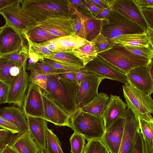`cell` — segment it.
<instances>
[{"label":"cell","mask_w":153,"mask_h":153,"mask_svg":"<svg viewBox=\"0 0 153 153\" xmlns=\"http://www.w3.org/2000/svg\"><path fill=\"white\" fill-rule=\"evenodd\" d=\"M39 61L42 62L56 70L74 72H76L79 70L68 67L59 63L45 58H43Z\"/></svg>","instance_id":"41"},{"label":"cell","mask_w":153,"mask_h":153,"mask_svg":"<svg viewBox=\"0 0 153 153\" xmlns=\"http://www.w3.org/2000/svg\"><path fill=\"white\" fill-rule=\"evenodd\" d=\"M21 4L36 24L49 18L73 15L67 0H22Z\"/></svg>","instance_id":"2"},{"label":"cell","mask_w":153,"mask_h":153,"mask_svg":"<svg viewBox=\"0 0 153 153\" xmlns=\"http://www.w3.org/2000/svg\"><path fill=\"white\" fill-rule=\"evenodd\" d=\"M26 69L28 71L33 69L39 73L48 76L68 72L55 69L41 62L28 64L26 66Z\"/></svg>","instance_id":"34"},{"label":"cell","mask_w":153,"mask_h":153,"mask_svg":"<svg viewBox=\"0 0 153 153\" xmlns=\"http://www.w3.org/2000/svg\"><path fill=\"white\" fill-rule=\"evenodd\" d=\"M124 119L123 133L119 153H132L136 135L140 129L138 121L127 108Z\"/></svg>","instance_id":"15"},{"label":"cell","mask_w":153,"mask_h":153,"mask_svg":"<svg viewBox=\"0 0 153 153\" xmlns=\"http://www.w3.org/2000/svg\"><path fill=\"white\" fill-rule=\"evenodd\" d=\"M43 58L49 59L78 70L84 67L82 62L78 58L73 54L66 53L55 52L50 55L43 56L42 59Z\"/></svg>","instance_id":"27"},{"label":"cell","mask_w":153,"mask_h":153,"mask_svg":"<svg viewBox=\"0 0 153 153\" xmlns=\"http://www.w3.org/2000/svg\"><path fill=\"white\" fill-rule=\"evenodd\" d=\"M85 138L81 134L74 132L70 139L71 153H83L85 143Z\"/></svg>","instance_id":"37"},{"label":"cell","mask_w":153,"mask_h":153,"mask_svg":"<svg viewBox=\"0 0 153 153\" xmlns=\"http://www.w3.org/2000/svg\"><path fill=\"white\" fill-rule=\"evenodd\" d=\"M111 40L115 44H118L123 46L148 47L151 45L146 32L141 33L125 35Z\"/></svg>","instance_id":"26"},{"label":"cell","mask_w":153,"mask_h":153,"mask_svg":"<svg viewBox=\"0 0 153 153\" xmlns=\"http://www.w3.org/2000/svg\"><path fill=\"white\" fill-rule=\"evenodd\" d=\"M76 72L68 71L59 74L64 78L77 84Z\"/></svg>","instance_id":"52"},{"label":"cell","mask_w":153,"mask_h":153,"mask_svg":"<svg viewBox=\"0 0 153 153\" xmlns=\"http://www.w3.org/2000/svg\"><path fill=\"white\" fill-rule=\"evenodd\" d=\"M94 42L98 54L110 49L115 45L111 39L108 38L101 33Z\"/></svg>","instance_id":"39"},{"label":"cell","mask_w":153,"mask_h":153,"mask_svg":"<svg viewBox=\"0 0 153 153\" xmlns=\"http://www.w3.org/2000/svg\"><path fill=\"white\" fill-rule=\"evenodd\" d=\"M124 96L127 108L130 109L136 117L153 121V100L151 95L134 87L129 83L123 85Z\"/></svg>","instance_id":"6"},{"label":"cell","mask_w":153,"mask_h":153,"mask_svg":"<svg viewBox=\"0 0 153 153\" xmlns=\"http://www.w3.org/2000/svg\"><path fill=\"white\" fill-rule=\"evenodd\" d=\"M124 118H119L105 131L101 140L111 153H119L123 137Z\"/></svg>","instance_id":"18"},{"label":"cell","mask_w":153,"mask_h":153,"mask_svg":"<svg viewBox=\"0 0 153 153\" xmlns=\"http://www.w3.org/2000/svg\"><path fill=\"white\" fill-rule=\"evenodd\" d=\"M78 84L59 74L47 76L45 90L53 101L71 117L78 110L77 96Z\"/></svg>","instance_id":"1"},{"label":"cell","mask_w":153,"mask_h":153,"mask_svg":"<svg viewBox=\"0 0 153 153\" xmlns=\"http://www.w3.org/2000/svg\"><path fill=\"white\" fill-rule=\"evenodd\" d=\"M109 100L107 94L101 92L80 109L83 112L103 118Z\"/></svg>","instance_id":"25"},{"label":"cell","mask_w":153,"mask_h":153,"mask_svg":"<svg viewBox=\"0 0 153 153\" xmlns=\"http://www.w3.org/2000/svg\"><path fill=\"white\" fill-rule=\"evenodd\" d=\"M4 147L0 146V153H1V151H2V149H3Z\"/></svg>","instance_id":"61"},{"label":"cell","mask_w":153,"mask_h":153,"mask_svg":"<svg viewBox=\"0 0 153 153\" xmlns=\"http://www.w3.org/2000/svg\"><path fill=\"white\" fill-rule=\"evenodd\" d=\"M146 32L149 43L153 47V28L148 27Z\"/></svg>","instance_id":"58"},{"label":"cell","mask_w":153,"mask_h":153,"mask_svg":"<svg viewBox=\"0 0 153 153\" xmlns=\"http://www.w3.org/2000/svg\"><path fill=\"white\" fill-rule=\"evenodd\" d=\"M0 114L19 129L20 132L29 130L26 117L19 108L13 106L0 109Z\"/></svg>","instance_id":"22"},{"label":"cell","mask_w":153,"mask_h":153,"mask_svg":"<svg viewBox=\"0 0 153 153\" xmlns=\"http://www.w3.org/2000/svg\"><path fill=\"white\" fill-rule=\"evenodd\" d=\"M54 45L56 52L71 54V51L89 42L76 36L61 37L50 40Z\"/></svg>","instance_id":"24"},{"label":"cell","mask_w":153,"mask_h":153,"mask_svg":"<svg viewBox=\"0 0 153 153\" xmlns=\"http://www.w3.org/2000/svg\"><path fill=\"white\" fill-rule=\"evenodd\" d=\"M68 2L76 7H79L87 12L91 17L92 14L87 7L84 0H67Z\"/></svg>","instance_id":"49"},{"label":"cell","mask_w":153,"mask_h":153,"mask_svg":"<svg viewBox=\"0 0 153 153\" xmlns=\"http://www.w3.org/2000/svg\"><path fill=\"white\" fill-rule=\"evenodd\" d=\"M143 142L144 153H153V146H152L143 138Z\"/></svg>","instance_id":"56"},{"label":"cell","mask_w":153,"mask_h":153,"mask_svg":"<svg viewBox=\"0 0 153 153\" xmlns=\"http://www.w3.org/2000/svg\"><path fill=\"white\" fill-rule=\"evenodd\" d=\"M9 86L0 81V104L7 103Z\"/></svg>","instance_id":"47"},{"label":"cell","mask_w":153,"mask_h":153,"mask_svg":"<svg viewBox=\"0 0 153 153\" xmlns=\"http://www.w3.org/2000/svg\"><path fill=\"white\" fill-rule=\"evenodd\" d=\"M127 105L120 97L111 94L103 117L105 131L119 118H125Z\"/></svg>","instance_id":"19"},{"label":"cell","mask_w":153,"mask_h":153,"mask_svg":"<svg viewBox=\"0 0 153 153\" xmlns=\"http://www.w3.org/2000/svg\"><path fill=\"white\" fill-rule=\"evenodd\" d=\"M21 3H16L6 8L1 11V14L4 18L6 23L19 31L23 35L36 23L23 9Z\"/></svg>","instance_id":"7"},{"label":"cell","mask_w":153,"mask_h":153,"mask_svg":"<svg viewBox=\"0 0 153 153\" xmlns=\"http://www.w3.org/2000/svg\"><path fill=\"white\" fill-rule=\"evenodd\" d=\"M15 134L7 129H0V146L9 144Z\"/></svg>","instance_id":"42"},{"label":"cell","mask_w":153,"mask_h":153,"mask_svg":"<svg viewBox=\"0 0 153 153\" xmlns=\"http://www.w3.org/2000/svg\"><path fill=\"white\" fill-rule=\"evenodd\" d=\"M42 91L38 85L30 83L23 106L25 115L44 119Z\"/></svg>","instance_id":"13"},{"label":"cell","mask_w":153,"mask_h":153,"mask_svg":"<svg viewBox=\"0 0 153 153\" xmlns=\"http://www.w3.org/2000/svg\"><path fill=\"white\" fill-rule=\"evenodd\" d=\"M113 5L107 8L102 10L98 13L95 18L100 19H103L104 18L112 9Z\"/></svg>","instance_id":"55"},{"label":"cell","mask_w":153,"mask_h":153,"mask_svg":"<svg viewBox=\"0 0 153 153\" xmlns=\"http://www.w3.org/2000/svg\"><path fill=\"white\" fill-rule=\"evenodd\" d=\"M88 72L84 68H81L76 72V78L79 86L83 78L88 74Z\"/></svg>","instance_id":"54"},{"label":"cell","mask_w":153,"mask_h":153,"mask_svg":"<svg viewBox=\"0 0 153 153\" xmlns=\"http://www.w3.org/2000/svg\"><path fill=\"white\" fill-rule=\"evenodd\" d=\"M88 72L93 73L104 79L118 81L124 84L129 82L126 75L97 56L84 66Z\"/></svg>","instance_id":"9"},{"label":"cell","mask_w":153,"mask_h":153,"mask_svg":"<svg viewBox=\"0 0 153 153\" xmlns=\"http://www.w3.org/2000/svg\"><path fill=\"white\" fill-rule=\"evenodd\" d=\"M132 153H144L143 137L140 129L137 132Z\"/></svg>","instance_id":"43"},{"label":"cell","mask_w":153,"mask_h":153,"mask_svg":"<svg viewBox=\"0 0 153 153\" xmlns=\"http://www.w3.org/2000/svg\"><path fill=\"white\" fill-rule=\"evenodd\" d=\"M30 71V74L28 79L29 83L36 84L41 89L45 90L48 75L39 73L33 69Z\"/></svg>","instance_id":"40"},{"label":"cell","mask_w":153,"mask_h":153,"mask_svg":"<svg viewBox=\"0 0 153 153\" xmlns=\"http://www.w3.org/2000/svg\"><path fill=\"white\" fill-rule=\"evenodd\" d=\"M153 59L151 60L147 66L149 70L150 76L153 79Z\"/></svg>","instance_id":"59"},{"label":"cell","mask_w":153,"mask_h":153,"mask_svg":"<svg viewBox=\"0 0 153 153\" xmlns=\"http://www.w3.org/2000/svg\"><path fill=\"white\" fill-rule=\"evenodd\" d=\"M70 127L74 132L82 135L87 141L102 139L105 129L103 118L79 109L71 117Z\"/></svg>","instance_id":"5"},{"label":"cell","mask_w":153,"mask_h":153,"mask_svg":"<svg viewBox=\"0 0 153 153\" xmlns=\"http://www.w3.org/2000/svg\"><path fill=\"white\" fill-rule=\"evenodd\" d=\"M141 10L148 27L153 28V8H142Z\"/></svg>","instance_id":"46"},{"label":"cell","mask_w":153,"mask_h":153,"mask_svg":"<svg viewBox=\"0 0 153 153\" xmlns=\"http://www.w3.org/2000/svg\"><path fill=\"white\" fill-rule=\"evenodd\" d=\"M11 60L0 57V73L2 81L10 86L13 78L10 72L13 66L16 63Z\"/></svg>","instance_id":"32"},{"label":"cell","mask_w":153,"mask_h":153,"mask_svg":"<svg viewBox=\"0 0 153 153\" xmlns=\"http://www.w3.org/2000/svg\"><path fill=\"white\" fill-rule=\"evenodd\" d=\"M22 0H0V14L1 12L6 8L14 4L21 3Z\"/></svg>","instance_id":"51"},{"label":"cell","mask_w":153,"mask_h":153,"mask_svg":"<svg viewBox=\"0 0 153 153\" xmlns=\"http://www.w3.org/2000/svg\"><path fill=\"white\" fill-rule=\"evenodd\" d=\"M126 75L131 85L149 95L153 93V79L147 66L135 68Z\"/></svg>","instance_id":"17"},{"label":"cell","mask_w":153,"mask_h":153,"mask_svg":"<svg viewBox=\"0 0 153 153\" xmlns=\"http://www.w3.org/2000/svg\"><path fill=\"white\" fill-rule=\"evenodd\" d=\"M3 58L20 64H23L29 59L28 47L27 45L11 53L3 55Z\"/></svg>","instance_id":"35"},{"label":"cell","mask_w":153,"mask_h":153,"mask_svg":"<svg viewBox=\"0 0 153 153\" xmlns=\"http://www.w3.org/2000/svg\"><path fill=\"white\" fill-rule=\"evenodd\" d=\"M104 79L90 72H88L83 78L77 94V104L78 109L86 105L98 94L99 85Z\"/></svg>","instance_id":"12"},{"label":"cell","mask_w":153,"mask_h":153,"mask_svg":"<svg viewBox=\"0 0 153 153\" xmlns=\"http://www.w3.org/2000/svg\"><path fill=\"white\" fill-rule=\"evenodd\" d=\"M42 90L43 102L44 119L56 126H67L70 127L71 117L53 101L44 90Z\"/></svg>","instance_id":"14"},{"label":"cell","mask_w":153,"mask_h":153,"mask_svg":"<svg viewBox=\"0 0 153 153\" xmlns=\"http://www.w3.org/2000/svg\"><path fill=\"white\" fill-rule=\"evenodd\" d=\"M74 19V29L76 36L84 39L83 21L79 16L75 15Z\"/></svg>","instance_id":"44"},{"label":"cell","mask_w":153,"mask_h":153,"mask_svg":"<svg viewBox=\"0 0 153 153\" xmlns=\"http://www.w3.org/2000/svg\"><path fill=\"white\" fill-rule=\"evenodd\" d=\"M97 7L101 9H105L112 5L115 0H90Z\"/></svg>","instance_id":"48"},{"label":"cell","mask_w":153,"mask_h":153,"mask_svg":"<svg viewBox=\"0 0 153 153\" xmlns=\"http://www.w3.org/2000/svg\"><path fill=\"white\" fill-rule=\"evenodd\" d=\"M124 47L126 50L134 54L146 58L149 60L153 59V47L151 45L148 47Z\"/></svg>","instance_id":"38"},{"label":"cell","mask_w":153,"mask_h":153,"mask_svg":"<svg viewBox=\"0 0 153 153\" xmlns=\"http://www.w3.org/2000/svg\"><path fill=\"white\" fill-rule=\"evenodd\" d=\"M28 47L29 63L37 62L42 59L43 56L50 55L55 53L50 51L46 47L39 43L33 42L28 39H25Z\"/></svg>","instance_id":"29"},{"label":"cell","mask_w":153,"mask_h":153,"mask_svg":"<svg viewBox=\"0 0 153 153\" xmlns=\"http://www.w3.org/2000/svg\"><path fill=\"white\" fill-rule=\"evenodd\" d=\"M25 39L40 43L56 38L51 35L36 25L29 29L23 35Z\"/></svg>","instance_id":"30"},{"label":"cell","mask_w":153,"mask_h":153,"mask_svg":"<svg viewBox=\"0 0 153 153\" xmlns=\"http://www.w3.org/2000/svg\"><path fill=\"white\" fill-rule=\"evenodd\" d=\"M22 34L6 23L0 32V57L27 45Z\"/></svg>","instance_id":"10"},{"label":"cell","mask_w":153,"mask_h":153,"mask_svg":"<svg viewBox=\"0 0 153 153\" xmlns=\"http://www.w3.org/2000/svg\"><path fill=\"white\" fill-rule=\"evenodd\" d=\"M2 28H3V26H2L1 27H0V32H1V30L2 29Z\"/></svg>","instance_id":"62"},{"label":"cell","mask_w":153,"mask_h":153,"mask_svg":"<svg viewBox=\"0 0 153 153\" xmlns=\"http://www.w3.org/2000/svg\"><path fill=\"white\" fill-rule=\"evenodd\" d=\"M97 56L126 74L135 68L147 66L152 60L134 54L118 44Z\"/></svg>","instance_id":"3"},{"label":"cell","mask_w":153,"mask_h":153,"mask_svg":"<svg viewBox=\"0 0 153 153\" xmlns=\"http://www.w3.org/2000/svg\"><path fill=\"white\" fill-rule=\"evenodd\" d=\"M38 153H42L41 150H40Z\"/></svg>","instance_id":"64"},{"label":"cell","mask_w":153,"mask_h":153,"mask_svg":"<svg viewBox=\"0 0 153 153\" xmlns=\"http://www.w3.org/2000/svg\"><path fill=\"white\" fill-rule=\"evenodd\" d=\"M112 9L146 30L148 26L141 8L134 0H115Z\"/></svg>","instance_id":"16"},{"label":"cell","mask_w":153,"mask_h":153,"mask_svg":"<svg viewBox=\"0 0 153 153\" xmlns=\"http://www.w3.org/2000/svg\"><path fill=\"white\" fill-rule=\"evenodd\" d=\"M0 127L10 131L16 134L20 132L19 129L0 114Z\"/></svg>","instance_id":"45"},{"label":"cell","mask_w":153,"mask_h":153,"mask_svg":"<svg viewBox=\"0 0 153 153\" xmlns=\"http://www.w3.org/2000/svg\"><path fill=\"white\" fill-rule=\"evenodd\" d=\"M46 149L48 153H64L61 143L57 136L48 128L46 131Z\"/></svg>","instance_id":"31"},{"label":"cell","mask_w":153,"mask_h":153,"mask_svg":"<svg viewBox=\"0 0 153 153\" xmlns=\"http://www.w3.org/2000/svg\"><path fill=\"white\" fill-rule=\"evenodd\" d=\"M27 62L22 68L19 74L14 77L9 87L7 103L23 107L29 82L26 71Z\"/></svg>","instance_id":"11"},{"label":"cell","mask_w":153,"mask_h":153,"mask_svg":"<svg viewBox=\"0 0 153 153\" xmlns=\"http://www.w3.org/2000/svg\"><path fill=\"white\" fill-rule=\"evenodd\" d=\"M73 54L80 60L85 66L94 59L98 53L94 42H89L71 51Z\"/></svg>","instance_id":"28"},{"label":"cell","mask_w":153,"mask_h":153,"mask_svg":"<svg viewBox=\"0 0 153 153\" xmlns=\"http://www.w3.org/2000/svg\"><path fill=\"white\" fill-rule=\"evenodd\" d=\"M74 15L80 16L83 21L84 39L89 42H94L101 33L102 19L86 16L77 9L74 10Z\"/></svg>","instance_id":"23"},{"label":"cell","mask_w":153,"mask_h":153,"mask_svg":"<svg viewBox=\"0 0 153 153\" xmlns=\"http://www.w3.org/2000/svg\"><path fill=\"white\" fill-rule=\"evenodd\" d=\"M41 150L42 153H48L46 149H43Z\"/></svg>","instance_id":"60"},{"label":"cell","mask_w":153,"mask_h":153,"mask_svg":"<svg viewBox=\"0 0 153 153\" xmlns=\"http://www.w3.org/2000/svg\"><path fill=\"white\" fill-rule=\"evenodd\" d=\"M83 153H110L101 139L88 141Z\"/></svg>","instance_id":"36"},{"label":"cell","mask_w":153,"mask_h":153,"mask_svg":"<svg viewBox=\"0 0 153 153\" xmlns=\"http://www.w3.org/2000/svg\"><path fill=\"white\" fill-rule=\"evenodd\" d=\"M85 4L91 12L92 16L95 18L98 13L103 9L97 7L90 0H84Z\"/></svg>","instance_id":"50"},{"label":"cell","mask_w":153,"mask_h":153,"mask_svg":"<svg viewBox=\"0 0 153 153\" xmlns=\"http://www.w3.org/2000/svg\"><path fill=\"white\" fill-rule=\"evenodd\" d=\"M1 153H19L9 144L6 145L3 148Z\"/></svg>","instance_id":"57"},{"label":"cell","mask_w":153,"mask_h":153,"mask_svg":"<svg viewBox=\"0 0 153 153\" xmlns=\"http://www.w3.org/2000/svg\"><path fill=\"white\" fill-rule=\"evenodd\" d=\"M9 144L19 153H38L40 150L29 130L15 135Z\"/></svg>","instance_id":"21"},{"label":"cell","mask_w":153,"mask_h":153,"mask_svg":"<svg viewBox=\"0 0 153 153\" xmlns=\"http://www.w3.org/2000/svg\"><path fill=\"white\" fill-rule=\"evenodd\" d=\"M139 128L143 139L153 146V121L138 117Z\"/></svg>","instance_id":"33"},{"label":"cell","mask_w":153,"mask_h":153,"mask_svg":"<svg viewBox=\"0 0 153 153\" xmlns=\"http://www.w3.org/2000/svg\"><path fill=\"white\" fill-rule=\"evenodd\" d=\"M0 81L3 82L2 81L1 79V75H0Z\"/></svg>","instance_id":"63"},{"label":"cell","mask_w":153,"mask_h":153,"mask_svg":"<svg viewBox=\"0 0 153 153\" xmlns=\"http://www.w3.org/2000/svg\"><path fill=\"white\" fill-rule=\"evenodd\" d=\"M29 130L32 139L40 150L46 149V131L47 121L44 119L26 115Z\"/></svg>","instance_id":"20"},{"label":"cell","mask_w":153,"mask_h":153,"mask_svg":"<svg viewBox=\"0 0 153 153\" xmlns=\"http://www.w3.org/2000/svg\"><path fill=\"white\" fill-rule=\"evenodd\" d=\"M134 1L141 8H153V0H134Z\"/></svg>","instance_id":"53"},{"label":"cell","mask_w":153,"mask_h":153,"mask_svg":"<svg viewBox=\"0 0 153 153\" xmlns=\"http://www.w3.org/2000/svg\"><path fill=\"white\" fill-rule=\"evenodd\" d=\"M74 24V19L72 16H62L48 18L36 25L57 38L76 36Z\"/></svg>","instance_id":"8"},{"label":"cell","mask_w":153,"mask_h":153,"mask_svg":"<svg viewBox=\"0 0 153 153\" xmlns=\"http://www.w3.org/2000/svg\"><path fill=\"white\" fill-rule=\"evenodd\" d=\"M146 32L142 27L112 9L102 19L101 33L113 39L125 35Z\"/></svg>","instance_id":"4"}]
</instances>
